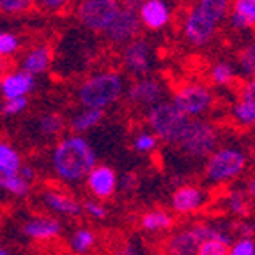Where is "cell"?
I'll return each mask as SVG.
<instances>
[{"mask_svg": "<svg viewBox=\"0 0 255 255\" xmlns=\"http://www.w3.org/2000/svg\"><path fill=\"white\" fill-rule=\"evenodd\" d=\"M53 174L64 183H80L98 163V156L85 136L80 133L62 136L53 145L50 154Z\"/></svg>", "mask_w": 255, "mask_h": 255, "instance_id": "obj_1", "label": "cell"}, {"mask_svg": "<svg viewBox=\"0 0 255 255\" xmlns=\"http://www.w3.org/2000/svg\"><path fill=\"white\" fill-rule=\"evenodd\" d=\"M124 91H126L124 76L114 69H103V71L89 75L78 85L76 98H78L80 107H94L107 110L123 98Z\"/></svg>", "mask_w": 255, "mask_h": 255, "instance_id": "obj_2", "label": "cell"}, {"mask_svg": "<svg viewBox=\"0 0 255 255\" xmlns=\"http://www.w3.org/2000/svg\"><path fill=\"white\" fill-rule=\"evenodd\" d=\"M191 117L184 116L179 108L172 101H159L154 107L145 110V123L149 129L159 138V142H165L168 145H177L186 129Z\"/></svg>", "mask_w": 255, "mask_h": 255, "instance_id": "obj_3", "label": "cell"}, {"mask_svg": "<svg viewBox=\"0 0 255 255\" xmlns=\"http://www.w3.org/2000/svg\"><path fill=\"white\" fill-rule=\"evenodd\" d=\"M247 165L248 156L241 147H236V145L216 147L206 158L204 177L207 183L215 184V186L229 184L247 170Z\"/></svg>", "mask_w": 255, "mask_h": 255, "instance_id": "obj_4", "label": "cell"}, {"mask_svg": "<svg viewBox=\"0 0 255 255\" xmlns=\"http://www.w3.org/2000/svg\"><path fill=\"white\" fill-rule=\"evenodd\" d=\"M220 145V129L204 117H191L175 147L191 159H206Z\"/></svg>", "mask_w": 255, "mask_h": 255, "instance_id": "obj_5", "label": "cell"}, {"mask_svg": "<svg viewBox=\"0 0 255 255\" xmlns=\"http://www.w3.org/2000/svg\"><path fill=\"white\" fill-rule=\"evenodd\" d=\"M172 103L188 117H204L215 107V94L211 87L197 80L184 82L174 91Z\"/></svg>", "mask_w": 255, "mask_h": 255, "instance_id": "obj_6", "label": "cell"}, {"mask_svg": "<svg viewBox=\"0 0 255 255\" xmlns=\"http://www.w3.org/2000/svg\"><path fill=\"white\" fill-rule=\"evenodd\" d=\"M119 9L121 0H82L76 5V20L87 30L103 34Z\"/></svg>", "mask_w": 255, "mask_h": 255, "instance_id": "obj_7", "label": "cell"}, {"mask_svg": "<svg viewBox=\"0 0 255 255\" xmlns=\"http://www.w3.org/2000/svg\"><path fill=\"white\" fill-rule=\"evenodd\" d=\"M218 28L220 25L202 14L195 4H191L181 18V36L193 48H206L215 39Z\"/></svg>", "mask_w": 255, "mask_h": 255, "instance_id": "obj_8", "label": "cell"}, {"mask_svg": "<svg viewBox=\"0 0 255 255\" xmlns=\"http://www.w3.org/2000/svg\"><path fill=\"white\" fill-rule=\"evenodd\" d=\"M124 96H126V101L129 107L145 112L151 107H154L156 103L165 100L167 87L159 78L145 75L133 80L124 91Z\"/></svg>", "mask_w": 255, "mask_h": 255, "instance_id": "obj_9", "label": "cell"}, {"mask_svg": "<svg viewBox=\"0 0 255 255\" xmlns=\"http://www.w3.org/2000/svg\"><path fill=\"white\" fill-rule=\"evenodd\" d=\"M121 62H123V68L126 69V73H129L135 78L151 75L156 62L154 48L147 39L135 37L123 46Z\"/></svg>", "mask_w": 255, "mask_h": 255, "instance_id": "obj_10", "label": "cell"}, {"mask_svg": "<svg viewBox=\"0 0 255 255\" xmlns=\"http://www.w3.org/2000/svg\"><path fill=\"white\" fill-rule=\"evenodd\" d=\"M140 30H142V23H140L136 11L121 5L117 16L112 20V23L108 25V28L103 34L110 44L124 46V44L129 43L131 39L138 37Z\"/></svg>", "mask_w": 255, "mask_h": 255, "instance_id": "obj_11", "label": "cell"}, {"mask_svg": "<svg viewBox=\"0 0 255 255\" xmlns=\"http://www.w3.org/2000/svg\"><path fill=\"white\" fill-rule=\"evenodd\" d=\"M136 14L143 28L159 32L172 23L174 5L172 0H142Z\"/></svg>", "mask_w": 255, "mask_h": 255, "instance_id": "obj_12", "label": "cell"}, {"mask_svg": "<svg viewBox=\"0 0 255 255\" xmlns=\"http://www.w3.org/2000/svg\"><path fill=\"white\" fill-rule=\"evenodd\" d=\"M117 172L108 165L96 163L84 177L85 186L91 195L98 200H108L116 195L117 191Z\"/></svg>", "mask_w": 255, "mask_h": 255, "instance_id": "obj_13", "label": "cell"}, {"mask_svg": "<svg viewBox=\"0 0 255 255\" xmlns=\"http://www.w3.org/2000/svg\"><path fill=\"white\" fill-rule=\"evenodd\" d=\"M204 241V223H197L183 231H177L167 239L165 255H195L199 245Z\"/></svg>", "mask_w": 255, "mask_h": 255, "instance_id": "obj_14", "label": "cell"}, {"mask_svg": "<svg viewBox=\"0 0 255 255\" xmlns=\"http://www.w3.org/2000/svg\"><path fill=\"white\" fill-rule=\"evenodd\" d=\"M206 191L195 184H181L170 197V206L177 215H193L206 206Z\"/></svg>", "mask_w": 255, "mask_h": 255, "instance_id": "obj_15", "label": "cell"}, {"mask_svg": "<svg viewBox=\"0 0 255 255\" xmlns=\"http://www.w3.org/2000/svg\"><path fill=\"white\" fill-rule=\"evenodd\" d=\"M21 234L32 241H53L62 234V223L52 216H34L21 225Z\"/></svg>", "mask_w": 255, "mask_h": 255, "instance_id": "obj_16", "label": "cell"}, {"mask_svg": "<svg viewBox=\"0 0 255 255\" xmlns=\"http://www.w3.org/2000/svg\"><path fill=\"white\" fill-rule=\"evenodd\" d=\"M36 84H37L36 76L23 71V69L20 68L18 71H12L4 76L0 92L4 96V100H11V98H27L30 92L36 91Z\"/></svg>", "mask_w": 255, "mask_h": 255, "instance_id": "obj_17", "label": "cell"}, {"mask_svg": "<svg viewBox=\"0 0 255 255\" xmlns=\"http://www.w3.org/2000/svg\"><path fill=\"white\" fill-rule=\"evenodd\" d=\"M41 200L52 213L68 218H76L82 215V202L59 190H46L41 193Z\"/></svg>", "mask_w": 255, "mask_h": 255, "instance_id": "obj_18", "label": "cell"}, {"mask_svg": "<svg viewBox=\"0 0 255 255\" xmlns=\"http://www.w3.org/2000/svg\"><path fill=\"white\" fill-rule=\"evenodd\" d=\"M227 21L238 32L255 28V0H231Z\"/></svg>", "mask_w": 255, "mask_h": 255, "instance_id": "obj_19", "label": "cell"}, {"mask_svg": "<svg viewBox=\"0 0 255 255\" xmlns=\"http://www.w3.org/2000/svg\"><path fill=\"white\" fill-rule=\"evenodd\" d=\"M53 53L52 48L46 44H37V46L30 48L21 59V69L34 76H39L46 73L52 66Z\"/></svg>", "mask_w": 255, "mask_h": 255, "instance_id": "obj_20", "label": "cell"}, {"mask_svg": "<svg viewBox=\"0 0 255 255\" xmlns=\"http://www.w3.org/2000/svg\"><path fill=\"white\" fill-rule=\"evenodd\" d=\"M103 108H94V107H82L76 114H73L69 119L68 126L73 133H85L94 129L96 126H100L101 121L105 119Z\"/></svg>", "mask_w": 255, "mask_h": 255, "instance_id": "obj_21", "label": "cell"}, {"mask_svg": "<svg viewBox=\"0 0 255 255\" xmlns=\"http://www.w3.org/2000/svg\"><path fill=\"white\" fill-rule=\"evenodd\" d=\"M140 227L149 234L168 232L174 227V216L167 209H151L140 216Z\"/></svg>", "mask_w": 255, "mask_h": 255, "instance_id": "obj_22", "label": "cell"}, {"mask_svg": "<svg viewBox=\"0 0 255 255\" xmlns=\"http://www.w3.org/2000/svg\"><path fill=\"white\" fill-rule=\"evenodd\" d=\"M66 126H68V123H66L64 116L59 114V112L41 114V116H37L36 123H34V129L43 138H55V136L62 135Z\"/></svg>", "mask_w": 255, "mask_h": 255, "instance_id": "obj_23", "label": "cell"}, {"mask_svg": "<svg viewBox=\"0 0 255 255\" xmlns=\"http://www.w3.org/2000/svg\"><path fill=\"white\" fill-rule=\"evenodd\" d=\"M238 69H236V64L231 60L220 59L209 66V71H207V78L213 85L216 87H229L238 80Z\"/></svg>", "mask_w": 255, "mask_h": 255, "instance_id": "obj_24", "label": "cell"}, {"mask_svg": "<svg viewBox=\"0 0 255 255\" xmlns=\"http://www.w3.org/2000/svg\"><path fill=\"white\" fill-rule=\"evenodd\" d=\"M96 245H98V236L92 229L89 227H80L69 236L68 247L75 255H89L94 252Z\"/></svg>", "mask_w": 255, "mask_h": 255, "instance_id": "obj_25", "label": "cell"}, {"mask_svg": "<svg viewBox=\"0 0 255 255\" xmlns=\"http://www.w3.org/2000/svg\"><path fill=\"white\" fill-rule=\"evenodd\" d=\"M236 69L238 75L245 80L255 78V39L241 44L236 55Z\"/></svg>", "mask_w": 255, "mask_h": 255, "instance_id": "obj_26", "label": "cell"}, {"mask_svg": "<svg viewBox=\"0 0 255 255\" xmlns=\"http://www.w3.org/2000/svg\"><path fill=\"white\" fill-rule=\"evenodd\" d=\"M23 165L18 149L12 143L0 140V175L18 174Z\"/></svg>", "mask_w": 255, "mask_h": 255, "instance_id": "obj_27", "label": "cell"}, {"mask_svg": "<svg viewBox=\"0 0 255 255\" xmlns=\"http://www.w3.org/2000/svg\"><path fill=\"white\" fill-rule=\"evenodd\" d=\"M195 5L209 20L222 25L223 21L227 20L229 9H231V0H195Z\"/></svg>", "mask_w": 255, "mask_h": 255, "instance_id": "obj_28", "label": "cell"}, {"mask_svg": "<svg viewBox=\"0 0 255 255\" xmlns=\"http://www.w3.org/2000/svg\"><path fill=\"white\" fill-rule=\"evenodd\" d=\"M231 117L238 126L241 128H254L255 126V101L247 98H238L232 105Z\"/></svg>", "mask_w": 255, "mask_h": 255, "instance_id": "obj_29", "label": "cell"}, {"mask_svg": "<svg viewBox=\"0 0 255 255\" xmlns=\"http://www.w3.org/2000/svg\"><path fill=\"white\" fill-rule=\"evenodd\" d=\"M250 197L245 191L232 190L229 191L225 199H223V206L227 207V211L239 218H248L250 216Z\"/></svg>", "mask_w": 255, "mask_h": 255, "instance_id": "obj_30", "label": "cell"}, {"mask_svg": "<svg viewBox=\"0 0 255 255\" xmlns=\"http://www.w3.org/2000/svg\"><path fill=\"white\" fill-rule=\"evenodd\" d=\"M0 190L12 197L21 199V197H27L30 193V183L23 179L20 174L0 175Z\"/></svg>", "mask_w": 255, "mask_h": 255, "instance_id": "obj_31", "label": "cell"}, {"mask_svg": "<svg viewBox=\"0 0 255 255\" xmlns=\"http://www.w3.org/2000/svg\"><path fill=\"white\" fill-rule=\"evenodd\" d=\"M158 143H159V138L151 131V129H140L138 133H135L131 138V147L135 152L138 154H151L158 149Z\"/></svg>", "mask_w": 255, "mask_h": 255, "instance_id": "obj_32", "label": "cell"}, {"mask_svg": "<svg viewBox=\"0 0 255 255\" xmlns=\"http://www.w3.org/2000/svg\"><path fill=\"white\" fill-rule=\"evenodd\" d=\"M20 37L16 36L14 32L0 28V59L12 57L20 50Z\"/></svg>", "mask_w": 255, "mask_h": 255, "instance_id": "obj_33", "label": "cell"}, {"mask_svg": "<svg viewBox=\"0 0 255 255\" xmlns=\"http://www.w3.org/2000/svg\"><path fill=\"white\" fill-rule=\"evenodd\" d=\"M229 248H231V245L222 241V239L209 238V239H204L202 243L199 245L195 255H227Z\"/></svg>", "mask_w": 255, "mask_h": 255, "instance_id": "obj_34", "label": "cell"}, {"mask_svg": "<svg viewBox=\"0 0 255 255\" xmlns=\"http://www.w3.org/2000/svg\"><path fill=\"white\" fill-rule=\"evenodd\" d=\"M36 5V0H0V12L9 16L23 14Z\"/></svg>", "mask_w": 255, "mask_h": 255, "instance_id": "obj_35", "label": "cell"}, {"mask_svg": "<svg viewBox=\"0 0 255 255\" xmlns=\"http://www.w3.org/2000/svg\"><path fill=\"white\" fill-rule=\"evenodd\" d=\"M227 255H255V238L254 236H241L232 241Z\"/></svg>", "mask_w": 255, "mask_h": 255, "instance_id": "obj_36", "label": "cell"}, {"mask_svg": "<svg viewBox=\"0 0 255 255\" xmlns=\"http://www.w3.org/2000/svg\"><path fill=\"white\" fill-rule=\"evenodd\" d=\"M27 107H28L27 98H11V100H4V105H2L0 112L5 117H14L23 114L27 110Z\"/></svg>", "mask_w": 255, "mask_h": 255, "instance_id": "obj_37", "label": "cell"}, {"mask_svg": "<svg viewBox=\"0 0 255 255\" xmlns=\"http://www.w3.org/2000/svg\"><path fill=\"white\" fill-rule=\"evenodd\" d=\"M82 211H85L91 218H94V220H105L108 216L107 206L103 204V200H98V199L85 200V202L82 204Z\"/></svg>", "mask_w": 255, "mask_h": 255, "instance_id": "obj_38", "label": "cell"}, {"mask_svg": "<svg viewBox=\"0 0 255 255\" xmlns=\"http://www.w3.org/2000/svg\"><path fill=\"white\" fill-rule=\"evenodd\" d=\"M138 188V177L135 172H126L121 177H117V191H123L126 195L133 193Z\"/></svg>", "mask_w": 255, "mask_h": 255, "instance_id": "obj_39", "label": "cell"}, {"mask_svg": "<svg viewBox=\"0 0 255 255\" xmlns=\"http://www.w3.org/2000/svg\"><path fill=\"white\" fill-rule=\"evenodd\" d=\"M71 0H36V5H39L46 12H60L68 7Z\"/></svg>", "mask_w": 255, "mask_h": 255, "instance_id": "obj_40", "label": "cell"}, {"mask_svg": "<svg viewBox=\"0 0 255 255\" xmlns=\"http://www.w3.org/2000/svg\"><path fill=\"white\" fill-rule=\"evenodd\" d=\"M239 98H247V100L255 101V78L245 80V84L239 89Z\"/></svg>", "mask_w": 255, "mask_h": 255, "instance_id": "obj_41", "label": "cell"}, {"mask_svg": "<svg viewBox=\"0 0 255 255\" xmlns=\"http://www.w3.org/2000/svg\"><path fill=\"white\" fill-rule=\"evenodd\" d=\"M18 174L23 177V179H27L28 183H34V179H36V170L32 167H28V165H21V168H20V172Z\"/></svg>", "mask_w": 255, "mask_h": 255, "instance_id": "obj_42", "label": "cell"}, {"mask_svg": "<svg viewBox=\"0 0 255 255\" xmlns=\"http://www.w3.org/2000/svg\"><path fill=\"white\" fill-rule=\"evenodd\" d=\"M245 193H247L250 199H255V175H252L250 179L245 184Z\"/></svg>", "mask_w": 255, "mask_h": 255, "instance_id": "obj_43", "label": "cell"}, {"mask_svg": "<svg viewBox=\"0 0 255 255\" xmlns=\"http://www.w3.org/2000/svg\"><path fill=\"white\" fill-rule=\"evenodd\" d=\"M140 4H142V0H121V5L128 9H133V11H138Z\"/></svg>", "mask_w": 255, "mask_h": 255, "instance_id": "obj_44", "label": "cell"}, {"mask_svg": "<svg viewBox=\"0 0 255 255\" xmlns=\"http://www.w3.org/2000/svg\"><path fill=\"white\" fill-rule=\"evenodd\" d=\"M119 255H140V254L133 245H126V247H123L119 250Z\"/></svg>", "mask_w": 255, "mask_h": 255, "instance_id": "obj_45", "label": "cell"}, {"mask_svg": "<svg viewBox=\"0 0 255 255\" xmlns=\"http://www.w3.org/2000/svg\"><path fill=\"white\" fill-rule=\"evenodd\" d=\"M250 227H252V236H255V220L250 222Z\"/></svg>", "mask_w": 255, "mask_h": 255, "instance_id": "obj_46", "label": "cell"}, {"mask_svg": "<svg viewBox=\"0 0 255 255\" xmlns=\"http://www.w3.org/2000/svg\"><path fill=\"white\" fill-rule=\"evenodd\" d=\"M0 255H11V254H9V252L5 250V248H0Z\"/></svg>", "mask_w": 255, "mask_h": 255, "instance_id": "obj_47", "label": "cell"}, {"mask_svg": "<svg viewBox=\"0 0 255 255\" xmlns=\"http://www.w3.org/2000/svg\"><path fill=\"white\" fill-rule=\"evenodd\" d=\"M2 80H4V75H2V71H0V87H2Z\"/></svg>", "mask_w": 255, "mask_h": 255, "instance_id": "obj_48", "label": "cell"}]
</instances>
